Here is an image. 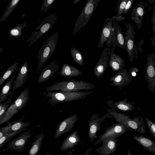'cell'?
Wrapping results in <instances>:
<instances>
[{
  "mask_svg": "<svg viewBox=\"0 0 155 155\" xmlns=\"http://www.w3.org/2000/svg\"><path fill=\"white\" fill-rule=\"evenodd\" d=\"M95 87L91 83L82 80H71L63 81L52 84L46 88V91L77 92L91 90Z\"/></svg>",
  "mask_w": 155,
  "mask_h": 155,
  "instance_id": "6da1fadb",
  "label": "cell"
},
{
  "mask_svg": "<svg viewBox=\"0 0 155 155\" xmlns=\"http://www.w3.org/2000/svg\"><path fill=\"white\" fill-rule=\"evenodd\" d=\"M93 91L62 92L58 91H45L42 94L50 99L48 103L54 105L64 102L81 99L92 93Z\"/></svg>",
  "mask_w": 155,
  "mask_h": 155,
  "instance_id": "7a4b0ae2",
  "label": "cell"
},
{
  "mask_svg": "<svg viewBox=\"0 0 155 155\" xmlns=\"http://www.w3.org/2000/svg\"><path fill=\"white\" fill-rule=\"evenodd\" d=\"M111 108V109L107 108V112L115 118L117 122L124 124L138 132L143 134L145 133L146 126L143 118L134 117L131 119L129 115L117 112L115 108Z\"/></svg>",
  "mask_w": 155,
  "mask_h": 155,
  "instance_id": "3957f363",
  "label": "cell"
},
{
  "mask_svg": "<svg viewBox=\"0 0 155 155\" xmlns=\"http://www.w3.org/2000/svg\"><path fill=\"white\" fill-rule=\"evenodd\" d=\"M29 90L27 88L22 91L0 118V126L8 122L18 111L24 107L29 99Z\"/></svg>",
  "mask_w": 155,
  "mask_h": 155,
  "instance_id": "277c9868",
  "label": "cell"
},
{
  "mask_svg": "<svg viewBox=\"0 0 155 155\" xmlns=\"http://www.w3.org/2000/svg\"><path fill=\"white\" fill-rule=\"evenodd\" d=\"M58 38V31L51 35L43 44L38 52L37 71L51 57L55 49Z\"/></svg>",
  "mask_w": 155,
  "mask_h": 155,
  "instance_id": "5b68a950",
  "label": "cell"
},
{
  "mask_svg": "<svg viewBox=\"0 0 155 155\" xmlns=\"http://www.w3.org/2000/svg\"><path fill=\"white\" fill-rule=\"evenodd\" d=\"M100 2V0H88L87 1L74 27V35L81 31L89 22Z\"/></svg>",
  "mask_w": 155,
  "mask_h": 155,
  "instance_id": "8992f818",
  "label": "cell"
},
{
  "mask_svg": "<svg viewBox=\"0 0 155 155\" xmlns=\"http://www.w3.org/2000/svg\"><path fill=\"white\" fill-rule=\"evenodd\" d=\"M58 12H54L44 18L40 25L33 31L30 38L26 42L29 43L28 47L36 41L48 30L51 29L58 19Z\"/></svg>",
  "mask_w": 155,
  "mask_h": 155,
  "instance_id": "52a82bcc",
  "label": "cell"
},
{
  "mask_svg": "<svg viewBox=\"0 0 155 155\" xmlns=\"http://www.w3.org/2000/svg\"><path fill=\"white\" fill-rule=\"evenodd\" d=\"M132 129L124 124L117 122L111 126L105 128L103 134L98 137L97 140L94 144L102 143L107 139L112 137L119 136Z\"/></svg>",
  "mask_w": 155,
  "mask_h": 155,
  "instance_id": "ba28073f",
  "label": "cell"
},
{
  "mask_svg": "<svg viewBox=\"0 0 155 155\" xmlns=\"http://www.w3.org/2000/svg\"><path fill=\"white\" fill-rule=\"evenodd\" d=\"M126 28L124 39L126 47V50L130 58V61L132 62L134 57H137L138 51L135 43L134 38L136 34L133 27L130 23L125 24Z\"/></svg>",
  "mask_w": 155,
  "mask_h": 155,
  "instance_id": "9c48e42d",
  "label": "cell"
},
{
  "mask_svg": "<svg viewBox=\"0 0 155 155\" xmlns=\"http://www.w3.org/2000/svg\"><path fill=\"white\" fill-rule=\"evenodd\" d=\"M113 22L112 17H108L104 22L98 44L99 48H102L106 41H107L106 46H107L108 48H110V45L114 41Z\"/></svg>",
  "mask_w": 155,
  "mask_h": 155,
  "instance_id": "30bf717a",
  "label": "cell"
},
{
  "mask_svg": "<svg viewBox=\"0 0 155 155\" xmlns=\"http://www.w3.org/2000/svg\"><path fill=\"white\" fill-rule=\"evenodd\" d=\"M140 2L132 10L130 15L131 19L136 24L137 28L140 29L143 24V20L147 11L150 10V4L152 2L150 0Z\"/></svg>",
  "mask_w": 155,
  "mask_h": 155,
  "instance_id": "8fae6325",
  "label": "cell"
},
{
  "mask_svg": "<svg viewBox=\"0 0 155 155\" xmlns=\"http://www.w3.org/2000/svg\"><path fill=\"white\" fill-rule=\"evenodd\" d=\"M145 78L150 91L152 93L155 89V54L154 53L147 56Z\"/></svg>",
  "mask_w": 155,
  "mask_h": 155,
  "instance_id": "7c38bea8",
  "label": "cell"
},
{
  "mask_svg": "<svg viewBox=\"0 0 155 155\" xmlns=\"http://www.w3.org/2000/svg\"><path fill=\"white\" fill-rule=\"evenodd\" d=\"M113 117L108 113L99 117L97 114L92 115L90 120L88 121L89 128L88 132V137L90 140L93 142L97 137V133L100 129L101 125L106 118H113Z\"/></svg>",
  "mask_w": 155,
  "mask_h": 155,
  "instance_id": "4fadbf2b",
  "label": "cell"
},
{
  "mask_svg": "<svg viewBox=\"0 0 155 155\" xmlns=\"http://www.w3.org/2000/svg\"><path fill=\"white\" fill-rule=\"evenodd\" d=\"M32 134L30 130L22 133L10 141L6 149L4 150L3 151L8 150H16L17 152L22 151L25 148V144L28 138Z\"/></svg>",
  "mask_w": 155,
  "mask_h": 155,
  "instance_id": "5bb4252c",
  "label": "cell"
},
{
  "mask_svg": "<svg viewBox=\"0 0 155 155\" xmlns=\"http://www.w3.org/2000/svg\"><path fill=\"white\" fill-rule=\"evenodd\" d=\"M110 53V48L106 47L103 50L101 54L94 69V73L97 77L99 78L101 76L108 66Z\"/></svg>",
  "mask_w": 155,
  "mask_h": 155,
  "instance_id": "9a60e30c",
  "label": "cell"
},
{
  "mask_svg": "<svg viewBox=\"0 0 155 155\" xmlns=\"http://www.w3.org/2000/svg\"><path fill=\"white\" fill-rule=\"evenodd\" d=\"M117 72L110 78V81L112 82L110 84L118 87L128 85L132 80L133 77L129 74L125 68H122Z\"/></svg>",
  "mask_w": 155,
  "mask_h": 155,
  "instance_id": "2e32d148",
  "label": "cell"
},
{
  "mask_svg": "<svg viewBox=\"0 0 155 155\" xmlns=\"http://www.w3.org/2000/svg\"><path fill=\"white\" fill-rule=\"evenodd\" d=\"M78 119L76 114L66 118L60 123L55 135V139H58L63 134L69 132L74 126Z\"/></svg>",
  "mask_w": 155,
  "mask_h": 155,
  "instance_id": "e0dca14e",
  "label": "cell"
},
{
  "mask_svg": "<svg viewBox=\"0 0 155 155\" xmlns=\"http://www.w3.org/2000/svg\"><path fill=\"white\" fill-rule=\"evenodd\" d=\"M118 137H112L107 139L102 144L94 150L98 155H110L114 153L117 147Z\"/></svg>",
  "mask_w": 155,
  "mask_h": 155,
  "instance_id": "ac0fdd59",
  "label": "cell"
},
{
  "mask_svg": "<svg viewBox=\"0 0 155 155\" xmlns=\"http://www.w3.org/2000/svg\"><path fill=\"white\" fill-rule=\"evenodd\" d=\"M112 44V49L109 56L108 66L111 68L113 72H115L124 68L125 66V61L123 59L114 52L115 47L117 45L115 40Z\"/></svg>",
  "mask_w": 155,
  "mask_h": 155,
  "instance_id": "d6986e66",
  "label": "cell"
},
{
  "mask_svg": "<svg viewBox=\"0 0 155 155\" xmlns=\"http://www.w3.org/2000/svg\"><path fill=\"white\" fill-rule=\"evenodd\" d=\"M59 66L55 60L48 64L42 70L38 78L37 83L46 82L53 76L59 69Z\"/></svg>",
  "mask_w": 155,
  "mask_h": 155,
  "instance_id": "ffe728a7",
  "label": "cell"
},
{
  "mask_svg": "<svg viewBox=\"0 0 155 155\" xmlns=\"http://www.w3.org/2000/svg\"><path fill=\"white\" fill-rule=\"evenodd\" d=\"M28 66L25 61L19 70L17 76L14 81L12 91L14 92L24 84L28 78Z\"/></svg>",
  "mask_w": 155,
  "mask_h": 155,
  "instance_id": "44dd1931",
  "label": "cell"
},
{
  "mask_svg": "<svg viewBox=\"0 0 155 155\" xmlns=\"http://www.w3.org/2000/svg\"><path fill=\"white\" fill-rule=\"evenodd\" d=\"M78 133L77 130L74 131L64 140L60 148L61 150L65 151L72 148L80 142L81 138Z\"/></svg>",
  "mask_w": 155,
  "mask_h": 155,
  "instance_id": "7402d4cb",
  "label": "cell"
},
{
  "mask_svg": "<svg viewBox=\"0 0 155 155\" xmlns=\"http://www.w3.org/2000/svg\"><path fill=\"white\" fill-rule=\"evenodd\" d=\"M133 137L145 150L155 154V142L143 135H133Z\"/></svg>",
  "mask_w": 155,
  "mask_h": 155,
  "instance_id": "603a6c76",
  "label": "cell"
},
{
  "mask_svg": "<svg viewBox=\"0 0 155 155\" xmlns=\"http://www.w3.org/2000/svg\"><path fill=\"white\" fill-rule=\"evenodd\" d=\"M25 117H24L18 121H13L12 122H7L6 126L8 128L9 132H21L26 129L29 126L30 123L28 122H23V120Z\"/></svg>",
  "mask_w": 155,
  "mask_h": 155,
  "instance_id": "cb8c5ba5",
  "label": "cell"
},
{
  "mask_svg": "<svg viewBox=\"0 0 155 155\" xmlns=\"http://www.w3.org/2000/svg\"><path fill=\"white\" fill-rule=\"evenodd\" d=\"M113 27L114 29L115 40L116 42L117 46L126 50V47L120 26L118 23L113 21Z\"/></svg>",
  "mask_w": 155,
  "mask_h": 155,
  "instance_id": "d4e9b609",
  "label": "cell"
},
{
  "mask_svg": "<svg viewBox=\"0 0 155 155\" xmlns=\"http://www.w3.org/2000/svg\"><path fill=\"white\" fill-rule=\"evenodd\" d=\"M82 72L74 67L67 64H64L61 70L58 75L69 78L75 77L82 74Z\"/></svg>",
  "mask_w": 155,
  "mask_h": 155,
  "instance_id": "484cf974",
  "label": "cell"
},
{
  "mask_svg": "<svg viewBox=\"0 0 155 155\" xmlns=\"http://www.w3.org/2000/svg\"><path fill=\"white\" fill-rule=\"evenodd\" d=\"M127 99L125 98L124 100L114 102L112 104V106L109 105L110 107L120 110L123 112L132 111L134 109V102L127 101Z\"/></svg>",
  "mask_w": 155,
  "mask_h": 155,
  "instance_id": "4316f807",
  "label": "cell"
},
{
  "mask_svg": "<svg viewBox=\"0 0 155 155\" xmlns=\"http://www.w3.org/2000/svg\"><path fill=\"white\" fill-rule=\"evenodd\" d=\"M15 75H13L10 79L5 84L0 93V104L6 101L11 93L12 84L15 78Z\"/></svg>",
  "mask_w": 155,
  "mask_h": 155,
  "instance_id": "83f0119b",
  "label": "cell"
},
{
  "mask_svg": "<svg viewBox=\"0 0 155 155\" xmlns=\"http://www.w3.org/2000/svg\"><path fill=\"white\" fill-rule=\"evenodd\" d=\"M35 138L28 151V155H38L44 138L43 133L36 136Z\"/></svg>",
  "mask_w": 155,
  "mask_h": 155,
  "instance_id": "f1b7e54d",
  "label": "cell"
},
{
  "mask_svg": "<svg viewBox=\"0 0 155 155\" xmlns=\"http://www.w3.org/2000/svg\"><path fill=\"white\" fill-rule=\"evenodd\" d=\"M128 0H119L117 3V15L112 17L113 21L117 22H121L125 20L124 17L122 16Z\"/></svg>",
  "mask_w": 155,
  "mask_h": 155,
  "instance_id": "f546056e",
  "label": "cell"
},
{
  "mask_svg": "<svg viewBox=\"0 0 155 155\" xmlns=\"http://www.w3.org/2000/svg\"><path fill=\"white\" fill-rule=\"evenodd\" d=\"M20 1L21 0H12L10 1L0 19V22L4 21L9 17Z\"/></svg>",
  "mask_w": 155,
  "mask_h": 155,
  "instance_id": "4dcf8cb0",
  "label": "cell"
},
{
  "mask_svg": "<svg viewBox=\"0 0 155 155\" xmlns=\"http://www.w3.org/2000/svg\"><path fill=\"white\" fill-rule=\"evenodd\" d=\"M19 64V62L14 63L7 69L0 76V87L4 82L8 78L12 73L16 71L18 68Z\"/></svg>",
  "mask_w": 155,
  "mask_h": 155,
  "instance_id": "1f68e13d",
  "label": "cell"
},
{
  "mask_svg": "<svg viewBox=\"0 0 155 155\" xmlns=\"http://www.w3.org/2000/svg\"><path fill=\"white\" fill-rule=\"evenodd\" d=\"M70 50L73 61L80 66H83L84 57L82 53L75 48H71Z\"/></svg>",
  "mask_w": 155,
  "mask_h": 155,
  "instance_id": "d6a6232c",
  "label": "cell"
},
{
  "mask_svg": "<svg viewBox=\"0 0 155 155\" xmlns=\"http://www.w3.org/2000/svg\"><path fill=\"white\" fill-rule=\"evenodd\" d=\"M26 26V23L19 24L16 27L12 28L8 31V34L10 38H18L22 34V30Z\"/></svg>",
  "mask_w": 155,
  "mask_h": 155,
  "instance_id": "836d02e7",
  "label": "cell"
},
{
  "mask_svg": "<svg viewBox=\"0 0 155 155\" xmlns=\"http://www.w3.org/2000/svg\"><path fill=\"white\" fill-rule=\"evenodd\" d=\"M20 132H13L8 133L0 138V148L2 147L7 143L16 135L19 133Z\"/></svg>",
  "mask_w": 155,
  "mask_h": 155,
  "instance_id": "e575fe53",
  "label": "cell"
},
{
  "mask_svg": "<svg viewBox=\"0 0 155 155\" xmlns=\"http://www.w3.org/2000/svg\"><path fill=\"white\" fill-rule=\"evenodd\" d=\"M13 92L11 91L7 100L5 103L0 104V118L9 107L10 104L12 101Z\"/></svg>",
  "mask_w": 155,
  "mask_h": 155,
  "instance_id": "d590c367",
  "label": "cell"
},
{
  "mask_svg": "<svg viewBox=\"0 0 155 155\" xmlns=\"http://www.w3.org/2000/svg\"><path fill=\"white\" fill-rule=\"evenodd\" d=\"M55 1V0H44L41 6L40 14L43 15L46 13Z\"/></svg>",
  "mask_w": 155,
  "mask_h": 155,
  "instance_id": "8d00e7d4",
  "label": "cell"
},
{
  "mask_svg": "<svg viewBox=\"0 0 155 155\" xmlns=\"http://www.w3.org/2000/svg\"><path fill=\"white\" fill-rule=\"evenodd\" d=\"M153 12L151 21L152 25V29L153 36L151 39L152 41V45L154 47L155 43V6H153Z\"/></svg>",
  "mask_w": 155,
  "mask_h": 155,
  "instance_id": "74e56055",
  "label": "cell"
},
{
  "mask_svg": "<svg viewBox=\"0 0 155 155\" xmlns=\"http://www.w3.org/2000/svg\"><path fill=\"white\" fill-rule=\"evenodd\" d=\"M145 120L148 126L151 136L155 139V123L150 120L148 118L146 117Z\"/></svg>",
  "mask_w": 155,
  "mask_h": 155,
  "instance_id": "f35d334b",
  "label": "cell"
},
{
  "mask_svg": "<svg viewBox=\"0 0 155 155\" xmlns=\"http://www.w3.org/2000/svg\"><path fill=\"white\" fill-rule=\"evenodd\" d=\"M134 2V0H128L126 5L124 12V14L127 13L131 8Z\"/></svg>",
  "mask_w": 155,
  "mask_h": 155,
  "instance_id": "ab89813d",
  "label": "cell"
},
{
  "mask_svg": "<svg viewBox=\"0 0 155 155\" xmlns=\"http://www.w3.org/2000/svg\"><path fill=\"white\" fill-rule=\"evenodd\" d=\"M138 71V68L137 67L134 66L130 69L128 73L129 75L133 77L136 75Z\"/></svg>",
  "mask_w": 155,
  "mask_h": 155,
  "instance_id": "60d3db41",
  "label": "cell"
},
{
  "mask_svg": "<svg viewBox=\"0 0 155 155\" xmlns=\"http://www.w3.org/2000/svg\"><path fill=\"white\" fill-rule=\"evenodd\" d=\"M9 132L8 127L5 126V127L0 128V138Z\"/></svg>",
  "mask_w": 155,
  "mask_h": 155,
  "instance_id": "b9f144b4",
  "label": "cell"
},
{
  "mask_svg": "<svg viewBox=\"0 0 155 155\" xmlns=\"http://www.w3.org/2000/svg\"><path fill=\"white\" fill-rule=\"evenodd\" d=\"M92 149V148H89L86 152L83 154H81L78 155H89V153L90 151Z\"/></svg>",
  "mask_w": 155,
  "mask_h": 155,
  "instance_id": "7bdbcfd3",
  "label": "cell"
},
{
  "mask_svg": "<svg viewBox=\"0 0 155 155\" xmlns=\"http://www.w3.org/2000/svg\"><path fill=\"white\" fill-rule=\"evenodd\" d=\"M120 155H125L124 154H120ZM125 155H133L131 152L129 151H127V153Z\"/></svg>",
  "mask_w": 155,
  "mask_h": 155,
  "instance_id": "ee69618b",
  "label": "cell"
},
{
  "mask_svg": "<svg viewBox=\"0 0 155 155\" xmlns=\"http://www.w3.org/2000/svg\"><path fill=\"white\" fill-rule=\"evenodd\" d=\"M81 0H74L73 1V4L75 5L78 2H80Z\"/></svg>",
  "mask_w": 155,
  "mask_h": 155,
  "instance_id": "f6af8a7d",
  "label": "cell"
},
{
  "mask_svg": "<svg viewBox=\"0 0 155 155\" xmlns=\"http://www.w3.org/2000/svg\"><path fill=\"white\" fill-rule=\"evenodd\" d=\"M3 51V48L0 47V55Z\"/></svg>",
  "mask_w": 155,
  "mask_h": 155,
  "instance_id": "bcb514c9",
  "label": "cell"
},
{
  "mask_svg": "<svg viewBox=\"0 0 155 155\" xmlns=\"http://www.w3.org/2000/svg\"><path fill=\"white\" fill-rule=\"evenodd\" d=\"M2 68H0V70ZM4 72L3 71L0 72V77L2 75V74Z\"/></svg>",
  "mask_w": 155,
  "mask_h": 155,
  "instance_id": "7dc6e473",
  "label": "cell"
},
{
  "mask_svg": "<svg viewBox=\"0 0 155 155\" xmlns=\"http://www.w3.org/2000/svg\"><path fill=\"white\" fill-rule=\"evenodd\" d=\"M45 155H51V153H47L46 154H45Z\"/></svg>",
  "mask_w": 155,
  "mask_h": 155,
  "instance_id": "c3c4849f",
  "label": "cell"
}]
</instances>
